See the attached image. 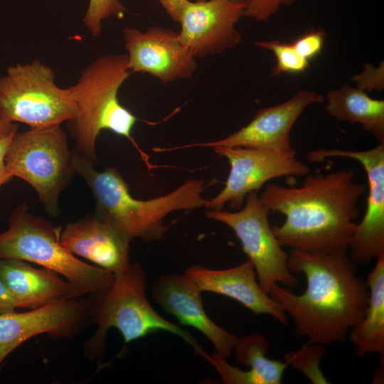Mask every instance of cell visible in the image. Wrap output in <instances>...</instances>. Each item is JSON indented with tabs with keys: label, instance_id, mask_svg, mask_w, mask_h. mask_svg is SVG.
<instances>
[{
	"label": "cell",
	"instance_id": "obj_1",
	"mask_svg": "<svg viewBox=\"0 0 384 384\" xmlns=\"http://www.w3.org/2000/svg\"><path fill=\"white\" fill-rule=\"evenodd\" d=\"M287 263L293 274L305 276L304 292L297 294L275 284L269 294L290 316L296 335L324 346L344 342L363 317L369 297L366 282L357 276L348 250H291Z\"/></svg>",
	"mask_w": 384,
	"mask_h": 384
},
{
	"label": "cell",
	"instance_id": "obj_2",
	"mask_svg": "<svg viewBox=\"0 0 384 384\" xmlns=\"http://www.w3.org/2000/svg\"><path fill=\"white\" fill-rule=\"evenodd\" d=\"M356 171L340 169L306 174L297 187L267 185L259 196L269 211L285 216L272 228L282 247L308 252L348 250L360 215L359 198L366 186Z\"/></svg>",
	"mask_w": 384,
	"mask_h": 384
},
{
	"label": "cell",
	"instance_id": "obj_3",
	"mask_svg": "<svg viewBox=\"0 0 384 384\" xmlns=\"http://www.w3.org/2000/svg\"><path fill=\"white\" fill-rule=\"evenodd\" d=\"M75 173L84 178L95 201V213L132 240L161 239L168 228L164 219L170 213L205 207L203 179L188 180L173 191L149 200L132 196L128 184L113 167L99 171L73 151Z\"/></svg>",
	"mask_w": 384,
	"mask_h": 384
},
{
	"label": "cell",
	"instance_id": "obj_4",
	"mask_svg": "<svg viewBox=\"0 0 384 384\" xmlns=\"http://www.w3.org/2000/svg\"><path fill=\"white\" fill-rule=\"evenodd\" d=\"M132 73L127 54L105 55L87 65L72 86L77 111L66 122L75 141L73 151L94 166L98 164L97 138L102 130H108L130 141L149 169L153 168L149 156L132 137L138 119L118 98L120 87Z\"/></svg>",
	"mask_w": 384,
	"mask_h": 384
},
{
	"label": "cell",
	"instance_id": "obj_5",
	"mask_svg": "<svg viewBox=\"0 0 384 384\" xmlns=\"http://www.w3.org/2000/svg\"><path fill=\"white\" fill-rule=\"evenodd\" d=\"M107 289L89 295L90 321L97 325L96 332L86 341L85 351L92 359H102L106 348V336L117 329L124 344L159 331L173 334L188 343L204 358L208 355L187 331L165 319L150 304L146 294V273L138 263L114 274Z\"/></svg>",
	"mask_w": 384,
	"mask_h": 384
},
{
	"label": "cell",
	"instance_id": "obj_6",
	"mask_svg": "<svg viewBox=\"0 0 384 384\" xmlns=\"http://www.w3.org/2000/svg\"><path fill=\"white\" fill-rule=\"evenodd\" d=\"M61 227L35 216L23 203L15 208L8 229L0 233V258L33 262L64 277L70 285V298L105 291L114 275L82 262L60 243Z\"/></svg>",
	"mask_w": 384,
	"mask_h": 384
},
{
	"label": "cell",
	"instance_id": "obj_7",
	"mask_svg": "<svg viewBox=\"0 0 384 384\" xmlns=\"http://www.w3.org/2000/svg\"><path fill=\"white\" fill-rule=\"evenodd\" d=\"M4 159L13 177L28 183L48 215L57 217L60 194L75 173L73 151L60 124L17 132Z\"/></svg>",
	"mask_w": 384,
	"mask_h": 384
},
{
	"label": "cell",
	"instance_id": "obj_8",
	"mask_svg": "<svg viewBox=\"0 0 384 384\" xmlns=\"http://www.w3.org/2000/svg\"><path fill=\"white\" fill-rule=\"evenodd\" d=\"M76 111L72 87H58L53 70L38 59L11 65L0 77L2 121L41 128L68 122Z\"/></svg>",
	"mask_w": 384,
	"mask_h": 384
},
{
	"label": "cell",
	"instance_id": "obj_9",
	"mask_svg": "<svg viewBox=\"0 0 384 384\" xmlns=\"http://www.w3.org/2000/svg\"><path fill=\"white\" fill-rule=\"evenodd\" d=\"M269 210L260 199L257 191L250 193L243 207L238 211L208 209V218L230 228L240 240L244 252L253 265L258 283L269 294L278 284L288 288L298 281L288 267V254L282 249L271 228Z\"/></svg>",
	"mask_w": 384,
	"mask_h": 384
},
{
	"label": "cell",
	"instance_id": "obj_10",
	"mask_svg": "<svg viewBox=\"0 0 384 384\" xmlns=\"http://www.w3.org/2000/svg\"><path fill=\"white\" fill-rule=\"evenodd\" d=\"M215 153L225 157L230 172L223 188L205 207L222 209L225 203L230 208L240 209L247 196L267 181L284 176H302L310 171L309 166L296 157V154H284L269 150L218 146Z\"/></svg>",
	"mask_w": 384,
	"mask_h": 384
},
{
	"label": "cell",
	"instance_id": "obj_11",
	"mask_svg": "<svg viewBox=\"0 0 384 384\" xmlns=\"http://www.w3.org/2000/svg\"><path fill=\"white\" fill-rule=\"evenodd\" d=\"M307 156L312 163L344 157L362 165L368 185L366 209L356 225L348 252L356 265H366L384 255V144L364 151L321 149L309 151Z\"/></svg>",
	"mask_w": 384,
	"mask_h": 384
},
{
	"label": "cell",
	"instance_id": "obj_12",
	"mask_svg": "<svg viewBox=\"0 0 384 384\" xmlns=\"http://www.w3.org/2000/svg\"><path fill=\"white\" fill-rule=\"evenodd\" d=\"M90 297L61 298L25 312L0 314V372L5 358L36 336L53 338L77 336L90 321Z\"/></svg>",
	"mask_w": 384,
	"mask_h": 384
},
{
	"label": "cell",
	"instance_id": "obj_13",
	"mask_svg": "<svg viewBox=\"0 0 384 384\" xmlns=\"http://www.w3.org/2000/svg\"><path fill=\"white\" fill-rule=\"evenodd\" d=\"M244 9L241 0H186L179 21L180 40L195 58L233 48L242 40L235 24L243 16Z\"/></svg>",
	"mask_w": 384,
	"mask_h": 384
},
{
	"label": "cell",
	"instance_id": "obj_14",
	"mask_svg": "<svg viewBox=\"0 0 384 384\" xmlns=\"http://www.w3.org/2000/svg\"><path fill=\"white\" fill-rule=\"evenodd\" d=\"M122 33L132 73H147L167 84L191 78L196 72V58L172 29L152 26L142 31L128 27Z\"/></svg>",
	"mask_w": 384,
	"mask_h": 384
},
{
	"label": "cell",
	"instance_id": "obj_15",
	"mask_svg": "<svg viewBox=\"0 0 384 384\" xmlns=\"http://www.w3.org/2000/svg\"><path fill=\"white\" fill-rule=\"evenodd\" d=\"M322 102L321 95L314 91L301 90L283 103L260 110L247 125L224 139L188 144L171 148V150L223 146L296 154L290 138L293 125L307 107Z\"/></svg>",
	"mask_w": 384,
	"mask_h": 384
},
{
	"label": "cell",
	"instance_id": "obj_16",
	"mask_svg": "<svg viewBox=\"0 0 384 384\" xmlns=\"http://www.w3.org/2000/svg\"><path fill=\"white\" fill-rule=\"evenodd\" d=\"M201 292L184 273H166L155 281L151 295L164 311L175 316L180 324L199 331L210 341L215 352L228 358L239 337L219 326L207 315Z\"/></svg>",
	"mask_w": 384,
	"mask_h": 384
},
{
	"label": "cell",
	"instance_id": "obj_17",
	"mask_svg": "<svg viewBox=\"0 0 384 384\" xmlns=\"http://www.w3.org/2000/svg\"><path fill=\"white\" fill-rule=\"evenodd\" d=\"M130 242L95 213L68 223L60 235V243L72 254L114 274L131 265Z\"/></svg>",
	"mask_w": 384,
	"mask_h": 384
},
{
	"label": "cell",
	"instance_id": "obj_18",
	"mask_svg": "<svg viewBox=\"0 0 384 384\" xmlns=\"http://www.w3.org/2000/svg\"><path fill=\"white\" fill-rule=\"evenodd\" d=\"M184 274L201 292H213L231 298L254 314L270 315L282 324H287L288 321L287 314L260 286L253 265L249 260L223 270L193 265L186 270Z\"/></svg>",
	"mask_w": 384,
	"mask_h": 384
},
{
	"label": "cell",
	"instance_id": "obj_19",
	"mask_svg": "<svg viewBox=\"0 0 384 384\" xmlns=\"http://www.w3.org/2000/svg\"><path fill=\"white\" fill-rule=\"evenodd\" d=\"M0 279L18 308L36 309L61 298H70V285L56 272L35 268L28 262L0 258Z\"/></svg>",
	"mask_w": 384,
	"mask_h": 384
},
{
	"label": "cell",
	"instance_id": "obj_20",
	"mask_svg": "<svg viewBox=\"0 0 384 384\" xmlns=\"http://www.w3.org/2000/svg\"><path fill=\"white\" fill-rule=\"evenodd\" d=\"M368 304L363 317L349 331V338L358 356L384 355V255L376 258L366 280Z\"/></svg>",
	"mask_w": 384,
	"mask_h": 384
},
{
	"label": "cell",
	"instance_id": "obj_21",
	"mask_svg": "<svg viewBox=\"0 0 384 384\" xmlns=\"http://www.w3.org/2000/svg\"><path fill=\"white\" fill-rule=\"evenodd\" d=\"M326 112L338 121L358 123L384 144V100L370 97L364 90L349 85L329 91Z\"/></svg>",
	"mask_w": 384,
	"mask_h": 384
},
{
	"label": "cell",
	"instance_id": "obj_22",
	"mask_svg": "<svg viewBox=\"0 0 384 384\" xmlns=\"http://www.w3.org/2000/svg\"><path fill=\"white\" fill-rule=\"evenodd\" d=\"M268 349L267 340L259 334L238 338L233 348L238 362L250 367L258 384H280L288 365L266 357Z\"/></svg>",
	"mask_w": 384,
	"mask_h": 384
},
{
	"label": "cell",
	"instance_id": "obj_23",
	"mask_svg": "<svg viewBox=\"0 0 384 384\" xmlns=\"http://www.w3.org/2000/svg\"><path fill=\"white\" fill-rule=\"evenodd\" d=\"M324 345L308 343L299 350L286 353L287 365L302 372L312 383H329L320 368V361L326 355Z\"/></svg>",
	"mask_w": 384,
	"mask_h": 384
},
{
	"label": "cell",
	"instance_id": "obj_24",
	"mask_svg": "<svg viewBox=\"0 0 384 384\" xmlns=\"http://www.w3.org/2000/svg\"><path fill=\"white\" fill-rule=\"evenodd\" d=\"M255 44L274 54L277 64L272 70V76L282 73L299 74L309 67V61L297 53L292 43L271 41L255 42Z\"/></svg>",
	"mask_w": 384,
	"mask_h": 384
},
{
	"label": "cell",
	"instance_id": "obj_25",
	"mask_svg": "<svg viewBox=\"0 0 384 384\" xmlns=\"http://www.w3.org/2000/svg\"><path fill=\"white\" fill-rule=\"evenodd\" d=\"M127 11L119 0H89L82 22L93 37L102 32V21L110 17L122 18Z\"/></svg>",
	"mask_w": 384,
	"mask_h": 384
},
{
	"label": "cell",
	"instance_id": "obj_26",
	"mask_svg": "<svg viewBox=\"0 0 384 384\" xmlns=\"http://www.w3.org/2000/svg\"><path fill=\"white\" fill-rule=\"evenodd\" d=\"M216 369L225 384H258L254 374L250 370H243L232 366L227 358L217 352L208 356L206 358Z\"/></svg>",
	"mask_w": 384,
	"mask_h": 384
},
{
	"label": "cell",
	"instance_id": "obj_27",
	"mask_svg": "<svg viewBox=\"0 0 384 384\" xmlns=\"http://www.w3.org/2000/svg\"><path fill=\"white\" fill-rule=\"evenodd\" d=\"M325 39L326 32L324 30L311 28L292 43L297 53L309 61L321 53Z\"/></svg>",
	"mask_w": 384,
	"mask_h": 384
},
{
	"label": "cell",
	"instance_id": "obj_28",
	"mask_svg": "<svg viewBox=\"0 0 384 384\" xmlns=\"http://www.w3.org/2000/svg\"><path fill=\"white\" fill-rule=\"evenodd\" d=\"M245 4L243 16L267 21L281 6H290L294 0H241Z\"/></svg>",
	"mask_w": 384,
	"mask_h": 384
},
{
	"label": "cell",
	"instance_id": "obj_29",
	"mask_svg": "<svg viewBox=\"0 0 384 384\" xmlns=\"http://www.w3.org/2000/svg\"><path fill=\"white\" fill-rule=\"evenodd\" d=\"M352 79L360 90H367L368 92L383 90L384 88L383 61L377 68L371 64H365L363 72L354 75Z\"/></svg>",
	"mask_w": 384,
	"mask_h": 384
},
{
	"label": "cell",
	"instance_id": "obj_30",
	"mask_svg": "<svg viewBox=\"0 0 384 384\" xmlns=\"http://www.w3.org/2000/svg\"><path fill=\"white\" fill-rule=\"evenodd\" d=\"M16 134L0 139V187L8 183L13 178V176L9 173L6 168L4 159L8 146Z\"/></svg>",
	"mask_w": 384,
	"mask_h": 384
},
{
	"label": "cell",
	"instance_id": "obj_31",
	"mask_svg": "<svg viewBox=\"0 0 384 384\" xmlns=\"http://www.w3.org/2000/svg\"><path fill=\"white\" fill-rule=\"evenodd\" d=\"M17 304L0 279V314L15 311Z\"/></svg>",
	"mask_w": 384,
	"mask_h": 384
},
{
	"label": "cell",
	"instance_id": "obj_32",
	"mask_svg": "<svg viewBox=\"0 0 384 384\" xmlns=\"http://www.w3.org/2000/svg\"><path fill=\"white\" fill-rule=\"evenodd\" d=\"M171 18L179 23L182 7L186 0H159Z\"/></svg>",
	"mask_w": 384,
	"mask_h": 384
},
{
	"label": "cell",
	"instance_id": "obj_33",
	"mask_svg": "<svg viewBox=\"0 0 384 384\" xmlns=\"http://www.w3.org/2000/svg\"><path fill=\"white\" fill-rule=\"evenodd\" d=\"M18 126L14 122H7L0 119V139L18 132Z\"/></svg>",
	"mask_w": 384,
	"mask_h": 384
},
{
	"label": "cell",
	"instance_id": "obj_34",
	"mask_svg": "<svg viewBox=\"0 0 384 384\" xmlns=\"http://www.w3.org/2000/svg\"><path fill=\"white\" fill-rule=\"evenodd\" d=\"M195 1H205V0H195Z\"/></svg>",
	"mask_w": 384,
	"mask_h": 384
},
{
	"label": "cell",
	"instance_id": "obj_35",
	"mask_svg": "<svg viewBox=\"0 0 384 384\" xmlns=\"http://www.w3.org/2000/svg\"><path fill=\"white\" fill-rule=\"evenodd\" d=\"M234 1H240V0H234Z\"/></svg>",
	"mask_w": 384,
	"mask_h": 384
}]
</instances>
